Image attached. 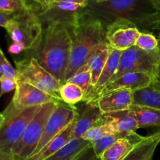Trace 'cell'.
<instances>
[{
    "instance_id": "f35d334b",
    "label": "cell",
    "mask_w": 160,
    "mask_h": 160,
    "mask_svg": "<svg viewBox=\"0 0 160 160\" xmlns=\"http://www.w3.org/2000/svg\"><path fill=\"white\" fill-rule=\"evenodd\" d=\"M152 1L156 9H157L158 12H159L160 14V0H152Z\"/></svg>"
},
{
    "instance_id": "30bf717a",
    "label": "cell",
    "mask_w": 160,
    "mask_h": 160,
    "mask_svg": "<svg viewBox=\"0 0 160 160\" xmlns=\"http://www.w3.org/2000/svg\"><path fill=\"white\" fill-rule=\"evenodd\" d=\"M141 31L129 20L120 19L106 29V42L114 49L125 51L135 45Z\"/></svg>"
},
{
    "instance_id": "836d02e7",
    "label": "cell",
    "mask_w": 160,
    "mask_h": 160,
    "mask_svg": "<svg viewBox=\"0 0 160 160\" xmlns=\"http://www.w3.org/2000/svg\"><path fill=\"white\" fill-rule=\"evenodd\" d=\"M25 50L26 49L21 44L17 43V42H12L8 48V52L12 55H17Z\"/></svg>"
},
{
    "instance_id": "74e56055",
    "label": "cell",
    "mask_w": 160,
    "mask_h": 160,
    "mask_svg": "<svg viewBox=\"0 0 160 160\" xmlns=\"http://www.w3.org/2000/svg\"><path fill=\"white\" fill-rule=\"evenodd\" d=\"M26 2L28 3V6L33 9V10L35 11L36 10V4H35V0H25Z\"/></svg>"
},
{
    "instance_id": "5b68a950",
    "label": "cell",
    "mask_w": 160,
    "mask_h": 160,
    "mask_svg": "<svg viewBox=\"0 0 160 160\" xmlns=\"http://www.w3.org/2000/svg\"><path fill=\"white\" fill-rule=\"evenodd\" d=\"M57 105L56 102H49L42 106L12 148L11 154L14 160H26L32 156L42 138L44 128Z\"/></svg>"
},
{
    "instance_id": "f546056e",
    "label": "cell",
    "mask_w": 160,
    "mask_h": 160,
    "mask_svg": "<svg viewBox=\"0 0 160 160\" xmlns=\"http://www.w3.org/2000/svg\"><path fill=\"white\" fill-rule=\"evenodd\" d=\"M8 78L17 80V72L5 56L2 50L0 48V80Z\"/></svg>"
},
{
    "instance_id": "d4e9b609",
    "label": "cell",
    "mask_w": 160,
    "mask_h": 160,
    "mask_svg": "<svg viewBox=\"0 0 160 160\" xmlns=\"http://www.w3.org/2000/svg\"><path fill=\"white\" fill-rule=\"evenodd\" d=\"M118 134V133L116 131L114 127L109 122L104 121L101 119L98 124L92 127L84 133L82 138L89 142H92L107 134Z\"/></svg>"
},
{
    "instance_id": "7402d4cb",
    "label": "cell",
    "mask_w": 160,
    "mask_h": 160,
    "mask_svg": "<svg viewBox=\"0 0 160 160\" xmlns=\"http://www.w3.org/2000/svg\"><path fill=\"white\" fill-rule=\"evenodd\" d=\"M130 109L134 113L138 123V129L152 127L160 128V110L134 105Z\"/></svg>"
},
{
    "instance_id": "5bb4252c",
    "label": "cell",
    "mask_w": 160,
    "mask_h": 160,
    "mask_svg": "<svg viewBox=\"0 0 160 160\" xmlns=\"http://www.w3.org/2000/svg\"><path fill=\"white\" fill-rule=\"evenodd\" d=\"M152 77L146 73L133 72V73H125L116 79L115 81L109 83L103 89L101 95L117 89H128L134 92L139 89L151 85L152 84Z\"/></svg>"
},
{
    "instance_id": "ab89813d",
    "label": "cell",
    "mask_w": 160,
    "mask_h": 160,
    "mask_svg": "<svg viewBox=\"0 0 160 160\" xmlns=\"http://www.w3.org/2000/svg\"><path fill=\"white\" fill-rule=\"evenodd\" d=\"M4 116H3L2 112H0V128H1L3 122H4Z\"/></svg>"
},
{
    "instance_id": "e0dca14e",
    "label": "cell",
    "mask_w": 160,
    "mask_h": 160,
    "mask_svg": "<svg viewBox=\"0 0 160 160\" xmlns=\"http://www.w3.org/2000/svg\"><path fill=\"white\" fill-rule=\"evenodd\" d=\"M142 138L137 133L119 138L102 154L99 160H123Z\"/></svg>"
},
{
    "instance_id": "277c9868",
    "label": "cell",
    "mask_w": 160,
    "mask_h": 160,
    "mask_svg": "<svg viewBox=\"0 0 160 160\" xmlns=\"http://www.w3.org/2000/svg\"><path fill=\"white\" fill-rule=\"evenodd\" d=\"M42 106L17 109L11 102L2 112L4 122L0 128V149L12 153V148L24 132L27 126Z\"/></svg>"
},
{
    "instance_id": "83f0119b",
    "label": "cell",
    "mask_w": 160,
    "mask_h": 160,
    "mask_svg": "<svg viewBox=\"0 0 160 160\" xmlns=\"http://www.w3.org/2000/svg\"><path fill=\"white\" fill-rule=\"evenodd\" d=\"M124 137H128V136H125L120 134H107V135H105L103 136V137L100 138L98 140H95L94 141V142H91V145H92V148H93L94 152H95L97 157L99 159L100 156H102V154L107 148H109L112 144L115 143L119 138H121Z\"/></svg>"
},
{
    "instance_id": "52a82bcc",
    "label": "cell",
    "mask_w": 160,
    "mask_h": 160,
    "mask_svg": "<svg viewBox=\"0 0 160 160\" xmlns=\"http://www.w3.org/2000/svg\"><path fill=\"white\" fill-rule=\"evenodd\" d=\"M15 65L17 72V80L31 84L60 99L59 92L62 84L45 70L37 59L31 57L29 59L15 61Z\"/></svg>"
},
{
    "instance_id": "ac0fdd59",
    "label": "cell",
    "mask_w": 160,
    "mask_h": 160,
    "mask_svg": "<svg viewBox=\"0 0 160 160\" xmlns=\"http://www.w3.org/2000/svg\"><path fill=\"white\" fill-rule=\"evenodd\" d=\"M77 119L78 118L71 122L69 126H67L62 132H60L54 138L52 139L38 152L32 155L26 160H45L62 149L71 140V134Z\"/></svg>"
},
{
    "instance_id": "d590c367",
    "label": "cell",
    "mask_w": 160,
    "mask_h": 160,
    "mask_svg": "<svg viewBox=\"0 0 160 160\" xmlns=\"http://www.w3.org/2000/svg\"><path fill=\"white\" fill-rule=\"evenodd\" d=\"M12 17V16L7 15V14L0 12V27L6 28V27L7 26L8 23H9V21L11 20Z\"/></svg>"
},
{
    "instance_id": "1f68e13d",
    "label": "cell",
    "mask_w": 160,
    "mask_h": 160,
    "mask_svg": "<svg viewBox=\"0 0 160 160\" xmlns=\"http://www.w3.org/2000/svg\"><path fill=\"white\" fill-rule=\"evenodd\" d=\"M88 0H35L36 4V10L39 9L40 8L44 7L45 6L52 4V3L55 2H72V3H77L85 7L88 4ZM35 10V11H36Z\"/></svg>"
},
{
    "instance_id": "9a60e30c",
    "label": "cell",
    "mask_w": 160,
    "mask_h": 160,
    "mask_svg": "<svg viewBox=\"0 0 160 160\" xmlns=\"http://www.w3.org/2000/svg\"><path fill=\"white\" fill-rule=\"evenodd\" d=\"M102 117V112L98 108L96 101L86 103L81 112H79L72 131L71 139L82 138L86 131L99 123Z\"/></svg>"
},
{
    "instance_id": "d6986e66",
    "label": "cell",
    "mask_w": 160,
    "mask_h": 160,
    "mask_svg": "<svg viewBox=\"0 0 160 160\" xmlns=\"http://www.w3.org/2000/svg\"><path fill=\"white\" fill-rule=\"evenodd\" d=\"M159 143L160 130L151 135L143 137L123 160H152Z\"/></svg>"
},
{
    "instance_id": "ba28073f",
    "label": "cell",
    "mask_w": 160,
    "mask_h": 160,
    "mask_svg": "<svg viewBox=\"0 0 160 160\" xmlns=\"http://www.w3.org/2000/svg\"><path fill=\"white\" fill-rule=\"evenodd\" d=\"M159 62V48L152 52H148L134 45L123 51L118 70L110 82L115 81L125 73L133 72L146 73L153 78Z\"/></svg>"
},
{
    "instance_id": "cb8c5ba5",
    "label": "cell",
    "mask_w": 160,
    "mask_h": 160,
    "mask_svg": "<svg viewBox=\"0 0 160 160\" xmlns=\"http://www.w3.org/2000/svg\"><path fill=\"white\" fill-rule=\"evenodd\" d=\"M59 96L65 104L73 106L84 100L85 92L77 84L66 82L59 89Z\"/></svg>"
},
{
    "instance_id": "60d3db41",
    "label": "cell",
    "mask_w": 160,
    "mask_h": 160,
    "mask_svg": "<svg viewBox=\"0 0 160 160\" xmlns=\"http://www.w3.org/2000/svg\"><path fill=\"white\" fill-rule=\"evenodd\" d=\"M94 2H102L106 1V0H92Z\"/></svg>"
},
{
    "instance_id": "e575fe53",
    "label": "cell",
    "mask_w": 160,
    "mask_h": 160,
    "mask_svg": "<svg viewBox=\"0 0 160 160\" xmlns=\"http://www.w3.org/2000/svg\"><path fill=\"white\" fill-rule=\"evenodd\" d=\"M152 85L160 90V62L159 65H158L157 69H156V73H155L154 77H153V81Z\"/></svg>"
},
{
    "instance_id": "7a4b0ae2",
    "label": "cell",
    "mask_w": 160,
    "mask_h": 160,
    "mask_svg": "<svg viewBox=\"0 0 160 160\" xmlns=\"http://www.w3.org/2000/svg\"><path fill=\"white\" fill-rule=\"evenodd\" d=\"M42 38L32 56L59 82L65 84V77L69 65L73 26L61 22L45 23Z\"/></svg>"
},
{
    "instance_id": "d6a6232c",
    "label": "cell",
    "mask_w": 160,
    "mask_h": 160,
    "mask_svg": "<svg viewBox=\"0 0 160 160\" xmlns=\"http://www.w3.org/2000/svg\"><path fill=\"white\" fill-rule=\"evenodd\" d=\"M73 160H99V159L97 157L92 145H90L80 152Z\"/></svg>"
},
{
    "instance_id": "7c38bea8",
    "label": "cell",
    "mask_w": 160,
    "mask_h": 160,
    "mask_svg": "<svg viewBox=\"0 0 160 160\" xmlns=\"http://www.w3.org/2000/svg\"><path fill=\"white\" fill-rule=\"evenodd\" d=\"M95 101L102 114L128 110L133 105V92L117 89L102 94Z\"/></svg>"
},
{
    "instance_id": "b9f144b4",
    "label": "cell",
    "mask_w": 160,
    "mask_h": 160,
    "mask_svg": "<svg viewBox=\"0 0 160 160\" xmlns=\"http://www.w3.org/2000/svg\"><path fill=\"white\" fill-rule=\"evenodd\" d=\"M159 56H160V39H159Z\"/></svg>"
},
{
    "instance_id": "8992f818",
    "label": "cell",
    "mask_w": 160,
    "mask_h": 160,
    "mask_svg": "<svg viewBox=\"0 0 160 160\" xmlns=\"http://www.w3.org/2000/svg\"><path fill=\"white\" fill-rule=\"evenodd\" d=\"M5 29L12 42L23 45L26 50L35 48L42 38L43 25L33 9L11 18Z\"/></svg>"
},
{
    "instance_id": "9c48e42d",
    "label": "cell",
    "mask_w": 160,
    "mask_h": 160,
    "mask_svg": "<svg viewBox=\"0 0 160 160\" xmlns=\"http://www.w3.org/2000/svg\"><path fill=\"white\" fill-rule=\"evenodd\" d=\"M78 115L79 112L73 106L62 102L58 103L44 128L42 138L33 155L38 152L52 139L62 132L71 122L78 118Z\"/></svg>"
},
{
    "instance_id": "f1b7e54d",
    "label": "cell",
    "mask_w": 160,
    "mask_h": 160,
    "mask_svg": "<svg viewBox=\"0 0 160 160\" xmlns=\"http://www.w3.org/2000/svg\"><path fill=\"white\" fill-rule=\"evenodd\" d=\"M159 40L153 34V33L147 31H141L135 45L148 52H152L159 48Z\"/></svg>"
},
{
    "instance_id": "6da1fadb",
    "label": "cell",
    "mask_w": 160,
    "mask_h": 160,
    "mask_svg": "<svg viewBox=\"0 0 160 160\" xmlns=\"http://www.w3.org/2000/svg\"><path fill=\"white\" fill-rule=\"evenodd\" d=\"M80 15L98 20L105 30L116 20L123 19L134 23L141 31H160V14L152 0H88Z\"/></svg>"
},
{
    "instance_id": "4316f807",
    "label": "cell",
    "mask_w": 160,
    "mask_h": 160,
    "mask_svg": "<svg viewBox=\"0 0 160 160\" xmlns=\"http://www.w3.org/2000/svg\"><path fill=\"white\" fill-rule=\"evenodd\" d=\"M32 9L25 0H0V12L7 15L14 16Z\"/></svg>"
},
{
    "instance_id": "484cf974",
    "label": "cell",
    "mask_w": 160,
    "mask_h": 160,
    "mask_svg": "<svg viewBox=\"0 0 160 160\" xmlns=\"http://www.w3.org/2000/svg\"><path fill=\"white\" fill-rule=\"evenodd\" d=\"M67 82L73 83L78 85L85 92L86 95L92 86V76L88 65L86 63L81 66Z\"/></svg>"
},
{
    "instance_id": "2e32d148",
    "label": "cell",
    "mask_w": 160,
    "mask_h": 160,
    "mask_svg": "<svg viewBox=\"0 0 160 160\" xmlns=\"http://www.w3.org/2000/svg\"><path fill=\"white\" fill-rule=\"evenodd\" d=\"M102 120L110 123L118 134L125 136L134 134L138 129V123L131 109L102 114Z\"/></svg>"
},
{
    "instance_id": "8fae6325",
    "label": "cell",
    "mask_w": 160,
    "mask_h": 160,
    "mask_svg": "<svg viewBox=\"0 0 160 160\" xmlns=\"http://www.w3.org/2000/svg\"><path fill=\"white\" fill-rule=\"evenodd\" d=\"M11 102L17 109H26L42 106L49 102L59 103L62 101L31 84L17 80V88Z\"/></svg>"
},
{
    "instance_id": "603a6c76",
    "label": "cell",
    "mask_w": 160,
    "mask_h": 160,
    "mask_svg": "<svg viewBox=\"0 0 160 160\" xmlns=\"http://www.w3.org/2000/svg\"><path fill=\"white\" fill-rule=\"evenodd\" d=\"M90 145L91 142L83 138L71 139L62 149L45 160H73L80 152Z\"/></svg>"
},
{
    "instance_id": "44dd1931",
    "label": "cell",
    "mask_w": 160,
    "mask_h": 160,
    "mask_svg": "<svg viewBox=\"0 0 160 160\" xmlns=\"http://www.w3.org/2000/svg\"><path fill=\"white\" fill-rule=\"evenodd\" d=\"M133 105L160 110V90L151 85L133 92Z\"/></svg>"
},
{
    "instance_id": "4dcf8cb0",
    "label": "cell",
    "mask_w": 160,
    "mask_h": 160,
    "mask_svg": "<svg viewBox=\"0 0 160 160\" xmlns=\"http://www.w3.org/2000/svg\"><path fill=\"white\" fill-rule=\"evenodd\" d=\"M17 88V80L4 78L0 80V98L5 94L15 90Z\"/></svg>"
},
{
    "instance_id": "8d00e7d4",
    "label": "cell",
    "mask_w": 160,
    "mask_h": 160,
    "mask_svg": "<svg viewBox=\"0 0 160 160\" xmlns=\"http://www.w3.org/2000/svg\"><path fill=\"white\" fill-rule=\"evenodd\" d=\"M0 160H14L12 154L6 152L0 149Z\"/></svg>"
},
{
    "instance_id": "4fadbf2b",
    "label": "cell",
    "mask_w": 160,
    "mask_h": 160,
    "mask_svg": "<svg viewBox=\"0 0 160 160\" xmlns=\"http://www.w3.org/2000/svg\"><path fill=\"white\" fill-rule=\"evenodd\" d=\"M122 52L123 51L110 48L109 57H108L106 65L102 71L101 75L97 81L96 85L93 88L91 89L84 96L83 101L85 102V103L95 101L101 95L105 87L110 82L112 78H113L114 75L118 70Z\"/></svg>"
},
{
    "instance_id": "ffe728a7",
    "label": "cell",
    "mask_w": 160,
    "mask_h": 160,
    "mask_svg": "<svg viewBox=\"0 0 160 160\" xmlns=\"http://www.w3.org/2000/svg\"><path fill=\"white\" fill-rule=\"evenodd\" d=\"M109 50H110V47L108 45L107 42L102 43L98 47L95 53L91 56V58L88 61L87 64L90 69L91 76H92V86H91L90 90L96 85L97 81L101 75L102 71L109 57Z\"/></svg>"
},
{
    "instance_id": "3957f363",
    "label": "cell",
    "mask_w": 160,
    "mask_h": 160,
    "mask_svg": "<svg viewBox=\"0 0 160 160\" xmlns=\"http://www.w3.org/2000/svg\"><path fill=\"white\" fill-rule=\"evenodd\" d=\"M106 42V30L99 21L79 15L73 28V44L65 83L73 73L88 62L98 47Z\"/></svg>"
}]
</instances>
